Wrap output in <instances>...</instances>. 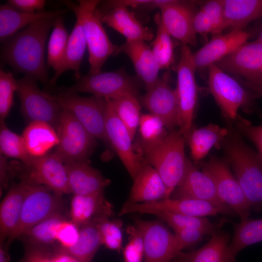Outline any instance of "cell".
Returning a JSON list of instances; mask_svg holds the SVG:
<instances>
[{"label": "cell", "mask_w": 262, "mask_h": 262, "mask_svg": "<svg viewBox=\"0 0 262 262\" xmlns=\"http://www.w3.org/2000/svg\"><path fill=\"white\" fill-rule=\"evenodd\" d=\"M57 17L40 19L4 42L1 58L14 70L48 86L45 49L49 32Z\"/></svg>", "instance_id": "6da1fadb"}, {"label": "cell", "mask_w": 262, "mask_h": 262, "mask_svg": "<svg viewBox=\"0 0 262 262\" xmlns=\"http://www.w3.org/2000/svg\"><path fill=\"white\" fill-rule=\"evenodd\" d=\"M221 147L251 210L262 211V156L248 147L238 131H229Z\"/></svg>", "instance_id": "7a4b0ae2"}, {"label": "cell", "mask_w": 262, "mask_h": 262, "mask_svg": "<svg viewBox=\"0 0 262 262\" xmlns=\"http://www.w3.org/2000/svg\"><path fill=\"white\" fill-rule=\"evenodd\" d=\"M185 142L179 131L173 130L143 153L145 162L153 167L161 177L168 198L182 180L186 170L189 160L185 153Z\"/></svg>", "instance_id": "3957f363"}, {"label": "cell", "mask_w": 262, "mask_h": 262, "mask_svg": "<svg viewBox=\"0 0 262 262\" xmlns=\"http://www.w3.org/2000/svg\"><path fill=\"white\" fill-rule=\"evenodd\" d=\"M208 85L223 115L235 121L240 109L247 114L261 115L256 97L238 81L215 64L209 66Z\"/></svg>", "instance_id": "277c9868"}, {"label": "cell", "mask_w": 262, "mask_h": 262, "mask_svg": "<svg viewBox=\"0 0 262 262\" xmlns=\"http://www.w3.org/2000/svg\"><path fill=\"white\" fill-rule=\"evenodd\" d=\"M74 6L80 12L89 53V74L101 72V68L108 58L118 54V46L110 40L102 26L97 6L100 0H80Z\"/></svg>", "instance_id": "5b68a950"}, {"label": "cell", "mask_w": 262, "mask_h": 262, "mask_svg": "<svg viewBox=\"0 0 262 262\" xmlns=\"http://www.w3.org/2000/svg\"><path fill=\"white\" fill-rule=\"evenodd\" d=\"M140 80L121 67L115 71L81 76L74 84L59 92L90 93L105 99H115L129 95L138 96Z\"/></svg>", "instance_id": "8992f818"}, {"label": "cell", "mask_w": 262, "mask_h": 262, "mask_svg": "<svg viewBox=\"0 0 262 262\" xmlns=\"http://www.w3.org/2000/svg\"><path fill=\"white\" fill-rule=\"evenodd\" d=\"M196 71L189 46L182 45L177 66V82L176 88L179 103V131L186 141L193 129L199 87L196 83Z\"/></svg>", "instance_id": "52a82bcc"}, {"label": "cell", "mask_w": 262, "mask_h": 262, "mask_svg": "<svg viewBox=\"0 0 262 262\" xmlns=\"http://www.w3.org/2000/svg\"><path fill=\"white\" fill-rule=\"evenodd\" d=\"M16 93L20 111L30 122H46L57 131L63 108L54 95L41 91L37 81L26 76L17 81Z\"/></svg>", "instance_id": "ba28073f"}, {"label": "cell", "mask_w": 262, "mask_h": 262, "mask_svg": "<svg viewBox=\"0 0 262 262\" xmlns=\"http://www.w3.org/2000/svg\"><path fill=\"white\" fill-rule=\"evenodd\" d=\"M57 132L59 144L54 153L64 164L88 161L97 146V139L64 108Z\"/></svg>", "instance_id": "9c48e42d"}, {"label": "cell", "mask_w": 262, "mask_h": 262, "mask_svg": "<svg viewBox=\"0 0 262 262\" xmlns=\"http://www.w3.org/2000/svg\"><path fill=\"white\" fill-rule=\"evenodd\" d=\"M202 171L213 181L220 200L233 210L241 221L247 219L251 208L225 159L212 156L202 164Z\"/></svg>", "instance_id": "30bf717a"}, {"label": "cell", "mask_w": 262, "mask_h": 262, "mask_svg": "<svg viewBox=\"0 0 262 262\" xmlns=\"http://www.w3.org/2000/svg\"><path fill=\"white\" fill-rule=\"evenodd\" d=\"M64 207L62 196L45 186L30 185L17 227L6 242L11 244L33 226L56 213H62Z\"/></svg>", "instance_id": "8fae6325"}, {"label": "cell", "mask_w": 262, "mask_h": 262, "mask_svg": "<svg viewBox=\"0 0 262 262\" xmlns=\"http://www.w3.org/2000/svg\"><path fill=\"white\" fill-rule=\"evenodd\" d=\"M55 96L63 108L71 113L93 137L110 146L105 131V99L61 92Z\"/></svg>", "instance_id": "7c38bea8"}, {"label": "cell", "mask_w": 262, "mask_h": 262, "mask_svg": "<svg viewBox=\"0 0 262 262\" xmlns=\"http://www.w3.org/2000/svg\"><path fill=\"white\" fill-rule=\"evenodd\" d=\"M21 181L32 185H44L60 196L70 194L65 164L54 153L33 157L31 163L16 164Z\"/></svg>", "instance_id": "4fadbf2b"}, {"label": "cell", "mask_w": 262, "mask_h": 262, "mask_svg": "<svg viewBox=\"0 0 262 262\" xmlns=\"http://www.w3.org/2000/svg\"><path fill=\"white\" fill-rule=\"evenodd\" d=\"M171 80L169 72L165 71L140 99L149 114L159 118L169 131L175 130L179 123L177 93L171 85Z\"/></svg>", "instance_id": "5bb4252c"}, {"label": "cell", "mask_w": 262, "mask_h": 262, "mask_svg": "<svg viewBox=\"0 0 262 262\" xmlns=\"http://www.w3.org/2000/svg\"><path fill=\"white\" fill-rule=\"evenodd\" d=\"M133 220L143 238L144 262H169L179 253L174 233L162 222L137 217Z\"/></svg>", "instance_id": "9a60e30c"}, {"label": "cell", "mask_w": 262, "mask_h": 262, "mask_svg": "<svg viewBox=\"0 0 262 262\" xmlns=\"http://www.w3.org/2000/svg\"><path fill=\"white\" fill-rule=\"evenodd\" d=\"M158 211H167L198 217L215 216L221 213L217 208L206 201L169 197L145 203H132L127 201L122 205L118 215L120 216L132 213L152 214Z\"/></svg>", "instance_id": "2e32d148"}, {"label": "cell", "mask_w": 262, "mask_h": 262, "mask_svg": "<svg viewBox=\"0 0 262 262\" xmlns=\"http://www.w3.org/2000/svg\"><path fill=\"white\" fill-rule=\"evenodd\" d=\"M172 195L171 198L174 199H193L206 201L217 208L221 214L236 215L233 210L220 200L210 178L197 169L189 160L182 180Z\"/></svg>", "instance_id": "e0dca14e"}, {"label": "cell", "mask_w": 262, "mask_h": 262, "mask_svg": "<svg viewBox=\"0 0 262 262\" xmlns=\"http://www.w3.org/2000/svg\"><path fill=\"white\" fill-rule=\"evenodd\" d=\"M160 10L161 24L171 37L183 45L196 46V33L193 27L196 12L193 2L172 0Z\"/></svg>", "instance_id": "ac0fdd59"}, {"label": "cell", "mask_w": 262, "mask_h": 262, "mask_svg": "<svg viewBox=\"0 0 262 262\" xmlns=\"http://www.w3.org/2000/svg\"><path fill=\"white\" fill-rule=\"evenodd\" d=\"M105 131L110 146L114 149L132 180L142 163L133 147V140L123 123L117 116L108 99H106Z\"/></svg>", "instance_id": "d6986e66"}, {"label": "cell", "mask_w": 262, "mask_h": 262, "mask_svg": "<svg viewBox=\"0 0 262 262\" xmlns=\"http://www.w3.org/2000/svg\"><path fill=\"white\" fill-rule=\"evenodd\" d=\"M224 72L246 80L262 78V43L247 42L215 64Z\"/></svg>", "instance_id": "ffe728a7"}, {"label": "cell", "mask_w": 262, "mask_h": 262, "mask_svg": "<svg viewBox=\"0 0 262 262\" xmlns=\"http://www.w3.org/2000/svg\"><path fill=\"white\" fill-rule=\"evenodd\" d=\"M251 34L244 30H232L216 35L202 47L193 53L196 70L208 68L247 42Z\"/></svg>", "instance_id": "44dd1931"}, {"label": "cell", "mask_w": 262, "mask_h": 262, "mask_svg": "<svg viewBox=\"0 0 262 262\" xmlns=\"http://www.w3.org/2000/svg\"><path fill=\"white\" fill-rule=\"evenodd\" d=\"M70 194L87 195L103 193L111 181L88 161L65 164Z\"/></svg>", "instance_id": "7402d4cb"}, {"label": "cell", "mask_w": 262, "mask_h": 262, "mask_svg": "<svg viewBox=\"0 0 262 262\" xmlns=\"http://www.w3.org/2000/svg\"><path fill=\"white\" fill-rule=\"evenodd\" d=\"M65 3L74 13L76 21L69 38L63 63L49 80L48 87H52L58 78L67 70H72L76 81L81 77L80 68L87 47L86 41L84 33L82 16L78 10L74 6L71 1H65Z\"/></svg>", "instance_id": "603a6c76"}, {"label": "cell", "mask_w": 262, "mask_h": 262, "mask_svg": "<svg viewBox=\"0 0 262 262\" xmlns=\"http://www.w3.org/2000/svg\"><path fill=\"white\" fill-rule=\"evenodd\" d=\"M123 53L131 60L137 76L143 82L146 90L158 80L161 69L151 50L144 41H126L118 47V53Z\"/></svg>", "instance_id": "cb8c5ba5"}, {"label": "cell", "mask_w": 262, "mask_h": 262, "mask_svg": "<svg viewBox=\"0 0 262 262\" xmlns=\"http://www.w3.org/2000/svg\"><path fill=\"white\" fill-rule=\"evenodd\" d=\"M97 8L102 23L115 30L126 41H152L155 35L152 31L145 26L137 18L134 13L127 8H117L102 11Z\"/></svg>", "instance_id": "d4e9b609"}, {"label": "cell", "mask_w": 262, "mask_h": 262, "mask_svg": "<svg viewBox=\"0 0 262 262\" xmlns=\"http://www.w3.org/2000/svg\"><path fill=\"white\" fill-rule=\"evenodd\" d=\"M30 186L22 181L14 183L2 200L0 206V243H5L16 229Z\"/></svg>", "instance_id": "484cf974"}, {"label": "cell", "mask_w": 262, "mask_h": 262, "mask_svg": "<svg viewBox=\"0 0 262 262\" xmlns=\"http://www.w3.org/2000/svg\"><path fill=\"white\" fill-rule=\"evenodd\" d=\"M133 180L127 200L129 202L145 203L168 198L166 187L158 173L145 162Z\"/></svg>", "instance_id": "4316f807"}, {"label": "cell", "mask_w": 262, "mask_h": 262, "mask_svg": "<svg viewBox=\"0 0 262 262\" xmlns=\"http://www.w3.org/2000/svg\"><path fill=\"white\" fill-rule=\"evenodd\" d=\"M115 214L113 205L104 193L97 194L73 195L70 205V219L79 227L99 216L112 217Z\"/></svg>", "instance_id": "83f0119b"}, {"label": "cell", "mask_w": 262, "mask_h": 262, "mask_svg": "<svg viewBox=\"0 0 262 262\" xmlns=\"http://www.w3.org/2000/svg\"><path fill=\"white\" fill-rule=\"evenodd\" d=\"M67 9L42 11L33 13L20 12L8 4L0 6V39L4 42L9 37L40 19L63 16Z\"/></svg>", "instance_id": "f1b7e54d"}, {"label": "cell", "mask_w": 262, "mask_h": 262, "mask_svg": "<svg viewBox=\"0 0 262 262\" xmlns=\"http://www.w3.org/2000/svg\"><path fill=\"white\" fill-rule=\"evenodd\" d=\"M230 239L228 233L217 231L200 248L188 252L181 251L171 260L173 262H228L227 252Z\"/></svg>", "instance_id": "f546056e"}, {"label": "cell", "mask_w": 262, "mask_h": 262, "mask_svg": "<svg viewBox=\"0 0 262 262\" xmlns=\"http://www.w3.org/2000/svg\"><path fill=\"white\" fill-rule=\"evenodd\" d=\"M21 136L28 152L34 157L48 154L59 144L57 131L50 124L42 121L29 122Z\"/></svg>", "instance_id": "4dcf8cb0"}, {"label": "cell", "mask_w": 262, "mask_h": 262, "mask_svg": "<svg viewBox=\"0 0 262 262\" xmlns=\"http://www.w3.org/2000/svg\"><path fill=\"white\" fill-rule=\"evenodd\" d=\"M229 130L214 124L192 129L187 139L192 159L199 162L213 147H221Z\"/></svg>", "instance_id": "1f68e13d"}, {"label": "cell", "mask_w": 262, "mask_h": 262, "mask_svg": "<svg viewBox=\"0 0 262 262\" xmlns=\"http://www.w3.org/2000/svg\"><path fill=\"white\" fill-rule=\"evenodd\" d=\"M226 28L243 30L262 17V0H222Z\"/></svg>", "instance_id": "d6a6232c"}, {"label": "cell", "mask_w": 262, "mask_h": 262, "mask_svg": "<svg viewBox=\"0 0 262 262\" xmlns=\"http://www.w3.org/2000/svg\"><path fill=\"white\" fill-rule=\"evenodd\" d=\"M234 234L229 244L227 258L228 262L247 246L262 242V218H247L233 224Z\"/></svg>", "instance_id": "836d02e7"}, {"label": "cell", "mask_w": 262, "mask_h": 262, "mask_svg": "<svg viewBox=\"0 0 262 262\" xmlns=\"http://www.w3.org/2000/svg\"><path fill=\"white\" fill-rule=\"evenodd\" d=\"M97 218L80 227L78 240L72 247L63 249L83 262H92L102 245Z\"/></svg>", "instance_id": "e575fe53"}, {"label": "cell", "mask_w": 262, "mask_h": 262, "mask_svg": "<svg viewBox=\"0 0 262 262\" xmlns=\"http://www.w3.org/2000/svg\"><path fill=\"white\" fill-rule=\"evenodd\" d=\"M66 219L63 213H56L25 231L19 238L24 244L50 247L55 246V232L59 224Z\"/></svg>", "instance_id": "d590c367"}, {"label": "cell", "mask_w": 262, "mask_h": 262, "mask_svg": "<svg viewBox=\"0 0 262 262\" xmlns=\"http://www.w3.org/2000/svg\"><path fill=\"white\" fill-rule=\"evenodd\" d=\"M69 35L64 24L63 16H58L48 44V68L51 67L56 72L61 66L65 59Z\"/></svg>", "instance_id": "8d00e7d4"}, {"label": "cell", "mask_w": 262, "mask_h": 262, "mask_svg": "<svg viewBox=\"0 0 262 262\" xmlns=\"http://www.w3.org/2000/svg\"><path fill=\"white\" fill-rule=\"evenodd\" d=\"M108 100L117 116L125 125L133 139L138 128L141 115V103L138 96L129 95Z\"/></svg>", "instance_id": "74e56055"}, {"label": "cell", "mask_w": 262, "mask_h": 262, "mask_svg": "<svg viewBox=\"0 0 262 262\" xmlns=\"http://www.w3.org/2000/svg\"><path fill=\"white\" fill-rule=\"evenodd\" d=\"M155 21L157 31L151 43V50L160 68L168 69L174 62V44L171 36L161 24L159 13L155 16Z\"/></svg>", "instance_id": "f35d334b"}, {"label": "cell", "mask_w": 262, "mask_h": 262, "mask_svg": "<svg viewBox=\"0 0 262 262\" xmlns=\"http://www.w3.org/2000/svg\"><path fill=\"white\" fill-rule=\"evenodd\" d=\"M0 150L4 156L17 159L25 165L34 157L28 152L22 136L9 130L4 121H0Z\"/></svg>", "instance_id": "ab89813d"}, {"label": "cell", "mask_w": 262, "mask_h": 262, "mask_svg": "<svg viewBox=\"0 0 262 262\" xmlns=\"http://www.w3.org/2000/svg\"><path fill=\"white\" fill-rule=\"evenodd\" d=\"M138 129L143 153L158 144L168 133L162 121L150 114L141 115Z\"/></svg>", "instance_id": "60d3db41"}, {"label": "cell", "mask_w": 262, "mask_h": 262, "mask_svg": "<svg viewBox=\"0 0 262 262\" xmlns=\"http://www.w3.org/2000/svg\"><path fill=\"white\" fill-rule=\"evenodd\" d=\"M154 215L169 225L173 229L183 228H197L209 231L212 234L219 230L222 221L213 223L206 217H198L171 213L158 211Z\"/></svg>", "instance_id": "b9f144b4"}, {"label": "cell", "mask_w": 262, "mask_h": 262, "mask_svg": "<svg viewBox=\"0 0 262 262\" xmlns=\"http://www.w3.org/2000/svg\"><path fill=\"white\" fill-rule=\"evenodd\" d=\"M97 221L102 245L109 249L120 252L122 248V221L111 220L108 217L102 216L98 217Z\"/></svg>", "instance_id": "7bdbcfd3"}, {"label": "cell", "mask_w": 262, "mask_h": 262, "mask_svg": "<svg viewBox=\"0 0 262 262\" xmlns=\"http://www.w3.org/2000/svg\"><path fill=\"white\" fill-rule=\"evenodd\" d=\"M17 80L10 72L0 70V118L4 121L14 103V93L17 88Z\"/></svg>", "instance_id": "ee69618b"}, {"label": "cell", "mask_w": 262, "mask_h": 262, "mask_svg": "<svg viewBox=\"0 0 262 262\" xmlns=\"http://www.w3.org/2000/svg\"><path fill=\"white\" fill-rule=\"evenodd\" d=\"M126 231L129 240L123 250L125 262H142L144 257V246L141 234L134 226H128Z\"/></svg>", "instance_id": "f6af8a7d"}, {"label": "cell", "mask_w": 262, "mask_h": 262, "mask_svg": "<svg viewBox=\"0 0 262 262\" xmlns=\"http://www.w3.org/2000/svg\"><path fill=\"white\" fill-rule=\"evenodd\" d=\"M80 228L70 219L64 220L57 228L55 235L56 243L65 249L72 247L78 240Z\"/></svg>", "instance_id": "bcb514c9"}, {"label": "cell", "mask_w": 262, "mask_h": 262, "mask_svg": "<svg viewBox=\"0 0 262 262\" xmlns=\"http://www.w3.org/2000/svg\"><path fill=\"white\" fill-rule=\"evenodd\" d=\"M201 9L209 17L213 26V35L221 34L226 29L222 0H212L206 2Z\"/></svg>", "instance_id": "7dc6e473"}, {"label": "cell", "mask_w": 262, "mask_h": 262, "mask_svg": "<svg viewBox=\"0 0 262 262\" xmlns=\"http://www.w3.org/2000/svg\"><path fill=\"white\" fill-rule=\"evenodd\" d=\"M179 252L201 241L203 237L212 233L208 230L197 228H183L173 229Z\"/></svg>", "instance_id": "c3c4849f"}, {"label": "cell", "mask_w": 262, "mask_h": 262, "mask_svg": "<svg viewBox=\"0 0 262 262\" xmlns=\"http://www.w3.org/2000/svg\"><path fill=\"white\" fill-rule=\"evenodd\" d=\"M235 121L237 130L254 144L258 153L262 156V125L255 126L240 116Z\"/></svg>", "instance_id": "681fc988"}, {"label": "cell", "mask_w": 262, "mask_h": 262, "mask_svg": "<svg viewBox=\"0 0 262 262\" xmlns=\"http://www.w3.org/2000/svg\"><path fill=\"white\" fill-rule=\"evenodd\" d=\"M25 252L19 262H52L51 254L54 246L40 247L24 244Z\"/></svg>", "instance_id": "f907efd6"}, {"label": "cell", "mask_w": 262, "mask_h": 262, "mask_svg": "<svg viewBox=\"0 0 262 262\" xmlns=\"http://www.w3.org/2000/svg\"><path fill=\"white\" fill-rule=\"evenodd\" d=\"M7 4L20 12L33 13L43 11L46 2L44 0H9Z\"/></svg>", "instance_id": "816d5d0a"}, {"label": "cell", "mask_w": 262, "mask_h": 262, "mask_svg": "<svg viewBox=\"0 0 262 262\" xmlns=\"http://www.w3.org/2000/svg\"><path fill=\"white\" fill-rule=\"evenodd\" d=\"M150 0H110L100 1L98 8L101 11H106L117 8H133L141 7L148 3Z\"/></svg>", "instance_id": "f5cc1de1"}, {"label": "cell", "mask_w": 262, "mask_h": 262, "mask_svg": "<svg viewBox=\"0 0 262 262\" xmlns=\"http://www.w3.org/2000/svg\"><path fill=\"white\" fill-rule=\"evenodd\" d=\"M193 27L195 33L203 35L213 33V26L209 17L201 8L197 11L193 20Z\"/></svg>", "instance_id": "db71d44e"}, {"label": "cell", "mask_w": 262, "mask_h": 262, "mask_svg": "<svg viewBox=\"0 0 262 262\" xmlns=\"http://www.w3.org/2000/svg\"><path fill=\"white\" fill-rule=\"evenodd\" d=\"M16 175L7 161V157L0 154V191L6 190L9 186L11 179Z\"/></svg>", "instance_id": "11a10c76"}, {"label": "cell", "mask_w": 262, "mask_h": 262, "mask_svg": "<svg viewBox=\"0 0 262 262\" xmlns=\"http://www.w3.org/2000/svg\"><path fill=\"white\" fill-rule=\"evenodd\" d=\"M52 262H83L75 256L62 248L59 245H55L51 252Z\"/></svg>", "instance_id": "9f6ffc18"}, {"label": "cell", "mask_w": 262, "mask_h": 262, "mask_svg": "<svg viewBox=\"0 0 262 262\" xmlns=\"http://www.w3.org/2000/svg\"><path fill=\"white\" fill-rule=\"evenodd\" d=\"M238 81L251 92L256 98H262V78L254 80L239 79Z\"/></svg>", "instance_id": "6f0895ef"}, {"label": "cell", "mask_w": 262, "mask_h": 262, "mask_svg": "<svg viewBox=\"0 0 262 262\" xmlns=\"http://www.w3.org/2000/svg\"><path fill=\"white\" fill-rule=\"evenodd\" d=\"M9 244L7 242L0 243V262H10L9 254Z\"/></svg>", "instance_id": "680465c9"}, {"label": "cell", "mask_w": 262, "mask_h": 262, "mask_svg": "<svg viewBox=\"0 0 262 262\" xmlns=\"http://www.w3.org/2000/svg\"><path fill=\"white\" fill-rule=\"evenodd\" d=\"M257 40L262 43V30L259 33Z\"/></svg>", "instance_id": "91938a15"}, {"label": "cell", "mask_w": 262, "mask_h": 262, "mask_svg": "<svg viewBox=\"0 0 262 262\" xmlns=\"http://www.w3.org/2000/svg\"><path fill=\"white\" fill-rule=\"evenodd\" d=\"M230 262H236V260H235V259L232 260L231 261H230Z\"/></svg>", "instance_id": "94428289"}, {"label": "cell", "mask_w": 262, "mask_h": 262, "mask_svg": "<svg viewBox=\"0 0 262 262\" xmlns=\"http://www.w3.org/2000/svg\"><path fill=\"white\" fill-rule=\"evenodd\" d=\"M169 262H173L171 260Z\"/></svg>", "instance_id": "6125c7cd"}]
</instances>
